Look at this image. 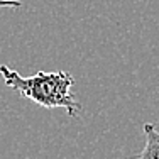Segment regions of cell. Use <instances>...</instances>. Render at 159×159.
<instances>
[{
	"label": "cell",
	"mask_w": 159,
	"mask_h": 159,
	"mask_svg": "<svg viewBox=\"0 0 159 159\" xmlns=\"http://www.w3.org/2000/svg\"><path fill=\"white\" fill-rule=\"evenodd\" d=\"M5 7L19 9V7H22V2L20 0H0V9H5Z\"/></svg>",
	"instance_id": "3957f363"
},
{
	"label": "cell",
	"mask_w": 159,
	"mask_h": 159,
	"mask_svg": "<svg viewBox=\"0 0 159 159\" xmlns=\"http://www.w3.org/2000/svg\"><path fill=\"white\" fill-rule=\"evenodd\" d=\"M0 75L9 88L46 108H64L70 117H76L81 105L71 93L75 78L68 71H39L32 76H22L7 64L0 66Z\"/></svg>",
	"instance_id": "6da1fadb"
},
{
	"label": "cell",
	"mask_w": 159,
	"mask_h": 159,
	"mask_svg": "<svg viewBox=\"0 0 159 159\" xmlns=\"http://www.w3.org/2000/svg\"><path fill=\"white\" fill-rule=\"evenodd\" d=\"M142 129L146 135V144L135 159H159V130L154 124H144Z\"/></svg>",
	"instance_id": "7a4b0ae2"
}]
</instances>
